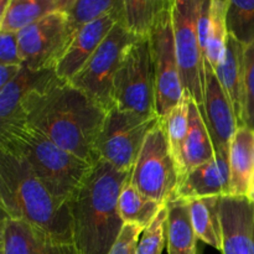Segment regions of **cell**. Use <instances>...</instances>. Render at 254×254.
Returning a JSON list of instances; mask_svg holds the SVG:
<instances>
[{
    "label": "cell",
    "instance_id": "obj_7",
    "mask_svg": "<svg viewBox=\"0 0 254 254\" xmlns=\"http://www.w3.org/2000/svg\"><path fill=\"white\" fill-rule=\"evenodd\" d=\"M140 37L117 22L83 68L69 81L89 98L109 111L114 107V81L129 47Z\"/></svg>",
    "mask_w": 254,
    "mask_h": 254
},
{
    "label": "cell",
    "instance_id": "obj_39",
    "mask_svg": "<svg viewBox=\"0 0 254 254\" xmlns=\"http://www.w3.org/2000/svg\"><path fill=\"white\" fill-rule=\"evenodd\" d=\"M254 185V174H253V179H252V185H251V188Z\"/></svg>",
    "mask_w": 254,
    "mask_h": 254
},
{
    "label": "cell",
    "instance_id": "obj_25",
    "mask_svg": "<svg viewBox=\"0 0 254 254\" xmlns=\"http://www.w3.org/2000/svg\"><path fill=\"white\" fill-rule=\"evenodd\" d=\"M191 101H192V97L190 96V93L184 91L181 101L163 118V126L165 129L169 146H170L171 155L178 166L179 176H180L183 146L188 135L189 124H190Z\"/></svg>",
    "mask_w": 254,
    "mask_h": 254
},
{
    "label": "cell",
    "instance_id": "obj_34",
    "mask_svg": "<svg viewBox=\"0 0 254 254\" xmlns=\"http://www.w3.org/2000/svg\"><path fill=\"white\" fill-rule=\"evenodd\" d=\"M22 67V64H0V89L4 88L15 78Z\"/></svg>",
    "mask_w": 254,
    "mask_h": 254
},
{
    "label": "cell",
    "instance_id": "obj_31",
    "mask_svg": "<svg viewBox=\"0 0 254 254\" xmlns=\"http://www.w3.org/2000/svg\"><path fill=\"white\" fill-rule=\"evenodd\" d=\"M243 126L254 130V39L245 46V109Z\"/></svg>",
    "mask_w": 254,
    "mask_h": 254
},
{
    "label": "cell",
    "instance_id": "obj_33",
    "mask_svg": "<svg viewBox=\"0 0 254 254\" xmlns=\"http://www.w3.org/2000/svg\"><path fill=\"white\" fill-rule=\"evenodd\" d=\"M0 64H22L17 32L0 31Z\"/></svg>",
    "mask_w": 254,
    "mask_h": 254
},
{
    "label": "cell",
    "instance_id": "obj_21",
    "mask_svg": "<svg viewBox=\"0 0 254 254\" xmlns=\"http://www.w3.org/2000/svg\"><path fill=\"white\" fill-rule=\"evenodd\" d=\"M168 205V254H196L197 236L191 221L189 202L175 198Z\"/></svg>",
    "mask_w": 254,
    "mask_h": 254
},
{
    "label": "cell",
    "instance_id": "obj_36",
    "mask_svg": "<svg viewBox=\"0 0 254 254\" xmlns=\"http://www.w3.org/2000/svg\"><path fill=\"white\" fill-rule=\"evenodd\" d=\"M12 0H0V17L5 14V11L7 10V7L10 6Z\"/></svg>",
    "mask_w": 254,
    "mask_h": 254
},
{
    "label": "cell",
    "instance_id": "obj_3",
    "mask_svg": "<svg viewBox=\"0 0 254 254\" xmlns=\"http://www.w3.org/2000/svg\"><path fill=\"white\" fill-rule=\"evenodd\" d=\"M0 205L2 216L24 221L54 240L73 243L68 202L57 198L22 156L0 149Z\"/></svg>",
    "mask_w": 254,
    "mask_h": 254
},
{
    "label": "cell",
    "instance_id": "obj_8",
    "mask_svg": "<svg viewBox=\"0 0 254 254\" xmlns=\"http://www.w3.org/2000/svg\"><path fill=\"white\" fill-rule=\"evenodd\" d=\"M129 181L146 197L163 205L176 198L180 176L171 155L163 118L145 138Z\"/></svg>",
    "mask_w": 254,
    "mask_h": 254
},
{
    "label": "cell",
    "instance_id": "obj_40",
    "mask_svg": "<svg viewBox=\"0 0 254 254\" xmlns=\"http://www.w3.org/2000/svg\"><path fill=\"white\" fill-rule=\"evenodd\" d=\"M164 1H165V2H168V4H170V2H171V0H164Z\"/></svg>",
    "mask_w": 254,
    "mask_h": 254
},
{
    "label": "cell",
    "instance_id": "obj_15",
    "mask_svg": "<svg viewBox=\"0 0 254 254\" xmlns=\"http://www.w3.org/2000/svg\"><path fill=\"white\" fill-rule=\"evenodd\" d=\"M207 128L216 149L230 150L231 141L238 129L235 111L207 61L205 62V114Z\"/></svg>",
    "mask_w": 254,
    "mask_h": 254
},
{
    "label": "cell",
    "instance_id": "obj_18",
    "mask_svg": "<svg viewBox=\"0 0 254 254\" xmlns=\"http://www.w3.org/2000/svg\"><path fill=\"white\" fill-rule=\"evenodd\" d=\"M215 73L225 89L235 111L238 126H243L245 109V45L228 34L225 59L215 69Z\"/></svg>",
    "mask_w": 254,
    "mask_h": 254
},
{
    "label": "cell",
    "instance_id": "obj_11",
    "mask_svg": "<svg viewBox=\"0 0 254 254\" xmlns=\"http://www.w3.org/2000/svg\"><path fill=\"white\" fill-rule=\"evenodd\" d=\"M74 34L66 11H56L17 32L22 66L34 71L55 69Z\"/></svg>",
    "mask_w": 254,
    "mask_h": 254
},
{
    "label": "cell",
    "instance_id": "obj_23",
    "mask_svg": "<svg viewBox=\"0 0 254 254\" xmlns=\"http://www.w3.org/2000/svg\"><path fill=\"white\" fill-rule=\"evenodd\" d=\"M56 11H62L61 0H12L0 17V31L19 32Z\"/></svg>",
    "mask_w": 254,
    "mask_h": 254
},
{
    "label": "cell",
    "instance_id": "obj_28",
    "mask_svg": "<svg viewBox=\"0 0 254 254\" xmlns=\"http://www.w3.org/2000/svg\"><path fill=\"white\" fill-rule=\"evenodd\" d=\"M67 14L74 32L83 25L108 14L117 15L122 21L123 0H76Z\"/></svg>",
    "mask_w": 254,
    "mask_h": 254
},
{
    "label": "cell",
    "instance_id": "obj_30",
    "mask_svg": "<svg viewBox=\"0 0 254 254\" xmlns=\"http://www.w3.org/2000/svg\"><path fill=\"white\" fill-rule=\"evenodd\" d=\"M168 241V205L164 206L155 220L143 231L136 254H161Z\"/></svg>",
    "mask_w": 254,
    "mask_h": 254
},
{
    "label": "cell",
    "instance_id": "obj_37",
    "mask_svg": "<svg viewBox=\"0 0 254 254\" xmlns=\"http://www.w3.org/2000/svg\"><path fill=\"white\" fill-rule=\"evenodd\" d=\"M248 198H250L251 201H252V202L254 203V185L252 186V188H251V190H250V193H248V196H247Z\"/></svg>",
    "mask_w": 254,
    "mask_h": 254
},
{
    "label": "cell",
    "instance_id": "obj_32",
    "mask_svg": "<svg viewBox=\"0 0 254 254\" xmlns=\"http://www.w3.org/2000/svg\"><path fill=\"white\" fill-rule=\"evenodd\" d=\"M143 231V228L139 226L126 223L109 254H136L139 236H141Z\"/></svg>",
    "mask_w": 254,
    "mask_h": 254
},
{
    "label": "cell",
    "instance_id": "obj_10",
    "mask_svg": "<svg viewBox=\"0 0 254 254\" xmlns=\"http://www.w3.org/2000/svg\"><path fill=\"white\" fill-rule=\"evenodd\" d=\"M114 107L141 114H158L148 37L136 40L127 51L114 81Z\"/></svg>",
    "mask_w": 254,
    "mask_h": 254
},
{
    "label": "cell",
    "instance_id": "obj_27",
    "mask_svg": "<svg viewBox=\"0 0 254 254\" xmlns=\"http://www.w3.org/2000/svg\"><path fill=\"white\" fill-rule=\"evenodd\" d=\"M164 0H123L122 24L139 37H148L159 12L168 6Z\"/></svg>",
    "mask_w": 254,
    "mask_h": 254
},
{
    "label": "cell",
    "instance_id": "obj_6",
    "mask_svg": "<svg viewBox=\"0 0 254 254\" xmlns=\"http://www.w3.org/2000/svg\"><path fill=\"white\" fill-rule=\"evenodd\" d=\"M205 0H171L174 39L184 91L205 114V64L198 37V20ZM205 119V118H203Z\"/></svg>",
    "mask_w": 254,
    "mask_h": 254
},
{
    "label": "cell",
    "instance_id": "obj_16",
    "mask_svg": "<svg viewBox=\"0 0 254 254\" xmlns=\"http://www.w3.org/2000/svg\"><path fill=\"white\" fill-rule=\"evenodd\" d=\"M231 191L230 150L216 149L212 160L189 171L179 184L176 198L190 201L208 196H228Z\"/></svg>",
    "mask_w": 254,
    "mask_h": 254
},
{
    "label": "cell",
    "instance_id": "obj_35",
    "mask_svg": "<svg viewBox=\"0 0 254 254\" xmlns=\"http://www.w3.org/2000/svg\"><path fill=\"white\" fill-rule=\"evenodd\" d=\"M76 2V0H61V10L62 11H68L73 4Z\"/></svg>",
    "mask_w": 254,
    "mask_h": 254
},
{
    "label": "cell",
    "instance_id": "obj_14",
    "mask_svg": "<svg viewBox=\"0 0 254 254\" xmlns=\"http://www.w3.org/2000/svg\"><path fill=\"white\" fill-rule=\"evenodd\" d=\"M118 21L121 20L117 15L108 14L79 27L55 67L59 78L71 81L93 56Z\"/></svg>",
    "mask_w": 254,
    "mask_h": 254
},
{
    "label": "cell",
    "instance_id": "obj_22",
    "mask_svg": "<svg viewBox=\"0 0 254 254\" xmlns=\"http://www.w3.org/2000/svg\"><path fill=\"white\" fill-rule=\"evenodd\" d=\"M221 198V196H208L188 201L197 240L218 251L222 250Z\"/></svg>",
    "mask_w": 254,
    "mask_h": 254
},
{
    "label": "cell",
    "instance_id": "obj_17",
    "mask_svg": "<svg viewBox=\"0 0 254 254\" xmlns=\"http://www.w3.org/2000/svg\"><path fill=\"white\" fill-rule=\"evenodd\" d=\"M0 246L1 254H82L73 243L60 242L24 221L4 216Z\"/></svg>",
    "mask_w": 254,
    "mask_h": 254
},
{
    "label": "cell",
    "instance_id": "obj_24",
    "mask_svg": "<svg viewBox=\"0 0 254 254\" xmlns=\"http://www.w3.org/2000/svg\"><path fill=\"white\" fill-rule=\"evenodd\" d=\"M165 205L146 197L130 181L122 190L118 200V210L124 223L136 225L145 230Z\"/></svg>",
    "mask_w": 254,
    "mask_h": 254
},
{
    "label": "cell",
    "instance_id": "obj_1",
    "mask_svg": "<svg viewBox=\"0 0 254 254\" xmlns=\"http://www.w3.org/2000/svg\"><path fill=\"white\" fill-rule=\"evenodd\" d=\"M107 112L81 89L60 79L35 99L22 122L93 165L99 160L97 140Z\"/></svg>",
    "mask_w": 254,
    "mask_h": 254
},
{
    "label": "cell",
    "instance_id": "obj_20",
    "mask_svg": "<svg viewBox=\"0 0 254 254\" xmlns=\"http://www.w3.org/2000/svg\"><path fill=\"white\" fill-rule=\"evenodd\" d=\"M215 155L216 150L207 124L197 104L192 99L190 106L189 131L183 146V154H181L180 181L189 171L212 160Z\"/></svg>",
    "mask_w": 254,
    "mask_h": 254
},
{
    "label": "cell",
    "instance_id": "obj_29",
    "mask_svg": "<svg viewBox=\"0 0 254 254\" xmlns=\"http://www.w3.org/2000/svg\"><path fill=\"white\" fill-rule=\"evenodd\" d=\"M228 34L243 45L254 39V0H227Z\"/></svg>",
    "mask_w": 254,
    "mask_h": 254
},
{
    "label": "cell",
    "instance_id": "obj_9",
    "mask_svg": "<svg viewBox=\"0 0 254 254\" xmlns=\"http://www.w3.org/2000/svg\"><path fill=\"white\" fill-rule=\"evenodd\" d=\"M148 42L155 87L156 113L164 118L184 96L170 4L156 16L148 35Z\"/></svg>",
    "mask_w": 254,
    "mask_h": 254
},
{
    "label": "cell",
    "instance_id": "obj_4",
    "mask_svg": "<svg viewBox=\"0 0 254 254\" xmlns=\"http://www.w3.org/2000/svg\"><path fill=\"white\" fill-rule=\"evenodd\" d=\"M0 149L22 156L45 186L68 203L92 169V164L60 148L24 122L0 123Z\"/></svg>",
    "mask_w": 254,
    "mask_h": 254
},
{
    "label": "cell",
    "instance_id": "obj_26",
    "mask_svg": "<svg viewBox=\"0 0 254 254\" xmlns=\"http://www.w3.org/2000/svg\"><path fill=\"white\" fill-rule=\"evenodd\" d=\"M227 37V0H212L206 61L210 64L213 71L217 69V67L222 64L225 59Z\"/></svg>",
    "mask_w": 254,
    "mask_h": 254
},
{
    "label": "cell",
    "instance_id": "obj_38",
    "mask_svg": "<svg viewBox=\"0 0 254 254\" xmlns=\"http://www.w3.org/2000/svg\"><path fill=\"white\" fill-rule=\"evenodd\" d=\"M196 254H202V251H201V248H197V252H196Z\"/></svg>",
    "mask_w": 254,
    "mask_h": 254
},
{
    "label": "cell",
    "instance_id": "obj_2",
    "mask_svg": "<svg viewBox=\"0 0 254 254\" xmlns=\"http://www.w3.org/2000/svg\"><path fill=\"white\" fill-rule=\"evenodd\" d=\"M130 174L99 159L71 198L74 245L82 254H109L116 245L126 225L118 200Z\"/></svg>",
    "mask_w": 254,
    "mask_h": 254
},
{
    "label": "cell",
    "instance_id": "obj_13",
    "mask_svg": "<svg viewBox=\"0 0 254 254\" xmlns=\"http://www.w3.org/2000/svg\"><path fill=\"white\" fill-rule=\"evenodd\" d=\"M222 254H254V203L246 196L221 198Z\"/></svg>",
    "mask_w": 254,
    "mask_h": 254
},
{
    "label": "cell",
    "instance_id": "obj_5",
    "mask_svg": "<svg viewBox=\"0 0 254 254\" xmlns=\"http://www.w3.org/2000/svg\"><path fill=\"white\" fill-rule=\"evenodd\" d=\"M161 121L159 114H141L112 107L97 140V155L118 170L131 171L145 138Z\"/></svg>",
    "mask_w": 254,
    "mask_h": 254
},
{
    "label": "cell",
    "instance_id": "obj_19",
    "mask_svg": "<svg viewBox=\"0 0 254 254\" xmlns=\"http://www.w3.org/2000/svg\"><path fill=\"white\" fill-rule=\"evenodd\" d=\"M231 191L233 196L250 193L254 174V130L238 127L230 145Z\"/></svg>",
    "mask_w": 254,
    "mask_h": 254
},
{
    "label": "cell",
    "instance_id": "obj_12",
    "mask_svg": "<svg viewBox=\"0 0 254 254\" xmlns=\"http://www.w3.org/2000/svg\"><path fill=\"white\" fill-rule=\"evenodd\" d=\"M61 78L55 69L34 71L22 67L20 73L0 89V123L22 122L35 99Z\"/></svg>",
    "mask_w": 254,
    "mask_h": 254
}]
</instances>
